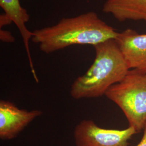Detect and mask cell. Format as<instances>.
Instances as JSON below:
<instances>
[{
  "label": "cell",
  "mask_w": 146,
  "mask_h": 146,
  "mask_svg": "<svg viewBox=\"0 0 146 146\" xmlns=\"http://www.w3.org/2000/svg\"><path fill=\"white\" fill-rule=\"evenodd\" d=\"M105 95L118 106L129 127L139 133L146 123V73L129 70L123 79L111 86Z\"/></svg>",
  "instance_id": "3957f363"
},
{
  "label": "cell",
  "mask_w": 146,
  "mask_h": 146,
  "mask_svg": "<svg viewBox=\"0 0 146 146\" xmlns=\"http://www.w3.org/2000/svg\"><path fill=\"white\" fill-rule=\"evenodd\" d=\"M0 40L6 43H13L15 41V38L11 32L3 29L0 30Z\"/></svg>",
  "instance_id": "9c48e42d"
},
{
  "label": "cell",
  "mask_w": 146,
  "mask_h": 146,
  "mask_svg": "<svg viewBox=\"0 0 146 146\" xmlns=\"http://www.w3.org/2000/svg\"><path fill=\"white\" fill-rule=\"evenodd\" d=\"M42 114L41 110H22L11 102L1 100V139L8 140L15 138L33 120Z\"/></svg>",
  "instance_id": "5b68a950"
},
{
  "label": "cell",
  "mask_w": 146,
  "mask_h": 146,
  "mask_svg": "<svg viewBox=\"0 0 146 146\" xmlns=\"http://www.w3.org/2000/svg\"><path fill=\"white\" fill-rule=\"evenodd\" d=\"M136 133L131 127L108 129L100 127L92 120H84L76 125L74 139L76 146H129L128 141Z\"/></svg>",
  "instance_id": "277c9868"
},
{
  "label": "cell",
  "mask_w": 146,
  "mask_h": 146,
  "mask_svg": "<svg viewBox=\"0 0 146 146\" xmlns=\"http://www.w3.org/2000/svg\"><path fill=\"white\" fill-rule=\"evenodd\" d=\"M119 33L102 21L96 13L89 11L63 18L57 24L33 31L31 41L40 49L50 54L73 45L95 46L111 39Z\"/></svg>",
  "instance_id": "6da1fadb"
},
{
  "label": "cell",
  "mask_w": 146,
  "mask_h": 146,
  "mask_svg": "<svg viewBox=\"0 0 146 146\" xmlns=\"http://www.w3.org/2000/svg\"><path fill=\"white\" fill-rule=\"evenodd\" d=\"M143 135L140 143L136 146H146V123L144 127Z\"/></svg>",
  "instance_id": "8fae6325"
},
{
  "label": "cell",
  "mask_w": 146,
  "mask_h": 146,
  "mask_svg": "<svg viewBox=\"0 0 146 146\" xmlns=\"http://www.w3.org/2000/svg\"><path fill=\"white\" fill-rule=\"evenodd\" d=\"M115 40L129 69L146 73V34L128 29Z\"/></svg>",
  "instance_id": "8992f818"
},
{
  "label": "cell",
  "mask_w": 146,
  "mask_h": 146,
  "mask_svg": "<svg viewBox=\"0 0 146 146\" xmlns=\"http://www.w3.org/2000/svg\"><path fill=\"white\" fill-rule=\"evenodd\" d=\"M94 47L96 52L94 62L71 86L70 93L74 99L95 98L105 95L111 86L121 81L130 70L115 39Z\"/></svg>",
  "instance_id": "7a4b0ae2"
},
{
  "label": "cell",
  "mask_w": 146,
  "mask_h": 146,
  "mask_svg": "<svg viewBox=\"0 0 146 146\" xmlns=\"http://www.w3.org/2000/svg\"><path fill=\"white\" fill-rule=\"evenodd\" d=\"M0 6L5 14L15 24L20 32L26 49L31 72L36 82H38L29 50V41L33 36V32L29 31L26 27V23L29 20V15L27 11L21 6L20 0H0Z\"/></svg>",
  "instance_id": "52a82bcc"
},
{
  "label": "cell",
  "mask_w": 146,
  "mask_h": 146,
  "mask_svg": "<svg viewBox=\"0 0 146 146\" xmlns=\"http://www.w3.org/2000/svg\"><path fill=\"white\" fill-rule=\"evenodd\" d=\"M11 23H13L12 20L5 13L1 15L0 16V27L1 29L3 27L8 26L11 25Z\"/></svg>",
  "instance_id": "30bf717a"
},
{
  "label": "cell",
  "mask_w": 146,
  "mask_h": 146,
  "mask_svg": "<svg viewBox=\"0 0 146 146\" xmlns=\"http://www.w3.org/2000/svg\"><path fill=\"white\" fill-rule=\"evenodd\" d=\"M103 11L121 22L128 20L146 22V0H107Z\"/></svg>",
  "instance_id": "ba28073f"
}]
</instances>
